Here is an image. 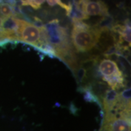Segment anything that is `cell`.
<instances>
[{"label":"cell","mask_w":131,"mask_h":131,"mask_svg":"<svg viewBox=\"0 0 131 131\" xmlns=\"http://www.w3.org/2000/svg\"><path fill=\"white\" fill-rule=\"evenodd\" d=\"M45 26L47 41L53 49L55 56L72 49L68 31L59 25L57 19H53Z\"/></svg>","instance_id":"7a4b0ae2"},{"label":"cell","mask_w":131,"mask_h":131,"mask_svg":"<svg viewBox=\"0 0 131 131\" xmlns=\"http://www.w3.org/2000/svg\"><path fill=\"white\" fill-rule=\"evenodd\" d=\"M84 98L86 100L90 101V102H97L98 99L95 95H94V94L91 91H88L86 92L85 94Z\"/></svg>","instance_id":"9c48e42d"},{"label":"cell","mask_w":131,"mask_h":131,"mask_svg":"<svg viewBox=\"0 0 131 131\" xmlns=\"http://www.w3.org/2000/svg\"><path fill=\"white\" fill-rule=\"evenodd\" d=\"M46 2L45 1L41 0H27V1H22L21 4L24 6H30L33 9L37 10L40 9L41 5Z\"/></svg>","instance_id":"ba28073f"},{"label":"cell","mask_w":131,"mask_h":131,"mask_svg":"<svg viewBox=\"0 0 131 131\" xmlns=\"http://www.w3.org/2000/svg\"><path fill=\"white\" fill-rule=\"evenodd\" d=\"M119 94L114 90L106 91L103 100V106L104 113L114 111L118 102Z\"/></svg>","instance_id":"8992f818"},{"label":"cell","mask_w":131,"mask_h":131,"mask_svg":"<svg viewBox=\"0 0 131 131\" xmlns=\"http://www.w3.org/2000/svg\"><path fill=\"white\" fill-rule=\"evenodd\" d=\"M80 6L87 16H109V10L105 3L101 1H78Z\"/></svg>","instance_id":"277c9868"},{"label":"cell","mask_w":131,"mask_h":131,"mask_svg":"<svg viewBox=\"0 0 131 131\" xmlns=\"http://www.w3.org/2000/svg\"><path fill=\"white\" fill-rule=\"evenodd\" d=\"M18 27L16 30V41L29 44L40 49L46 42L42 37L41 27L24 19L17 18Z\"/></svg>","instance_id":"3957f363"},{"label":"cell","mask_w":131,"mask_h":131,"mask_svg":"<svg viewBox=\"0 0 131 131\" xmlns=\"http://www.w3.org/2000/svg\"><path fill=\"white\" fill-rule=\"evenodd\" d=\"M0 15L1 17L4 19L15 17V12L14 7L11 3H0Z\"/></svg>","instance_id":"52a82bcc"},{"label":"cell","mask_w":131,"mask_h":131,"mask_svg":"<svg viewBox=\"0 0 131 131\" xmlns=\"http://www.w3.org/2000/svg\"><path fill=\"white\" fill-rule=\"evenodd\" d=\"M71 40L78 52H86L92 49L100 41L101 33L82 21L72 20Z\"/></svg>","instance_id":"6da1fadb"},{"label":"cell","mask_w":131,"mask_h":131,"mask_svg":"<svg viewBox=\"0 0 131 131\" xmlns=\"http://www.w3.org/2000/svg\"><path fill=\"white\" fill-rule=\"evenodd\" d=\"M99 70L103 78H109L122 75L116 62L110 59H103L99 64Z\"/></svg>","instance_id":"5b68a950"}]
</instances>
